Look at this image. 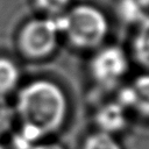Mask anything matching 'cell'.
I'll use <instances>...</instances> for the list:
<instances>
[{
  "label": "cell",
  "mask_w": 149,
  "mask_h": 149,
  "mask_svg": "<svg viewBox=\"0 0 149 149\" xmlns=\"http://www.w3.org/2000/svg\"><path fill=\"white\" fill-rule=\"evenodd\" d=\"M66 101L62 90L54 83L36 80L21 90L16 111L22 122L16 137L17 149H33L34 142L58 129L64 120Z\"/></svg>",
  "instance_id": "1"
},
{
  "label": "cell",
  "mask_w": 149,
  "mask_h": 149,
  "mask_svg": "<svg viewBox=\"0 0 149 149\" xmlns=\"http://www.w3.org/2000/svg\"><path fill=\"white\" fill-rule=\"evenodd\" d=\"M108 23L105 15L94 7L78 6L64 15L63 33L78 48H92L105 38Z\"/></svg>",
  "instance_id": "2"
},
{
  "label": "cell",
  "mask_w": 149,
  "mask_h": 149,
  "mask_svg": "<svg viewBox=\"0 0 149 149\" xmlns=\"http://www.w3.org/2000/svg\"><path fill=\"white\" fill-rule=\"evenodd\" d=\"M64 16L29 22L22 30L20 44L30 57H44L49 55L57 41V34L63 31Z\"/></svg>",
  "instance_id": "3"
},
{
  "label": "cell",
  "mask_w": 149,
  "mask_h": 149,
  "mask_svg": "<svg viewBox=\"0 0 149 149\" xmlns=\"http://www.w3.org/2000/svg\"><path fill=\"white\" fill-rule=\"evenodd\" d=\"M128 61L122 49L107 47L101 49L91 63V71L97 81L105 86H113L126 73Z\"/></svg>",
  "instance_id": "4"
},
{
  "label": "cell",
  "mask_w": 149,
  "mask_h": 149,
  "mask_svg": "<svg viewBox=\"0 0 149 149\" xmlns=\"http://www.w3.org/2000/svg\"><path fill=\"white\" fill-rule=\"evenodd\" d=\"M118 102L123 107H132L149 116V74L135 79L132 86L122 88Z\"/></svg>",
  "instance_id": "5"
},
{
  "label": "cell",
  "mask_w": 149,
  "mask_h": 149,
  "mask_svg": "<svg viewBox=\"0 0 149 149\" xmlns=\"http://www.w3.org/2000/svg\"><path fill=\"white\" fill-rule=\"evenodd\" d=\"M97 123L102 133L109 134L120 130L126 123L125 108L119 102L105 105L97 114Z\"/></svg>",
  "instance_id": "6"
},
{
  "label": "cell",
  "mask_w": 149,
  "mask_h": 149,
  "mask_svg": "<svg viewBox=\"0 0 149 149\" xmlns=\"http://www.w3.org/2000/svg\"><path fill=\"white\" fill-rule=\"evenodd\" d=\"M133 50L136 59L149 68V17H144L140 22L139 30L134 38Z\"/></svg>",
  "instance_id": "7"
},
{
  "label": "cell",
  "mask_w": 149,
  "mask_h": 149,
  "mask_svg": "<svg viewBox=\"0 0 149 149\" xmlns=\"http://www.w3.org/2000/svg\"><path fill=\"white\" fill-rule=\"evenodd\" d=\"M19 80L16 65L8 58L0 57V95L12 91Z\"/></svg>",
  "instance_id": "8"
},
{
  "label": "cell",
  "mask_w": 149,
  "mask_h": 149,
  "mask_svg": "<svg viewBox=\"0 0 149 149\" xmlns=\"http://www.w3.org/2000/svg\"><path fill=\"white\" fill-rule=\"evenodd\" d=\"M83 149H120V146L109 134L99 132L86 139Z\"/></svg>",
  "instance_id": "9"
},
{
  "label": "cell",
  "mask_w": 149,
  "mask_h": 149,
  "mask_svg": "<svg viewBox=\"0 0 149 149\" xmlns=\"http://www.w3.org/2000/svg\"><path fill=\"white\" fill-rule=\"evenodd\" d=\"M144 3L141 0H123L120 6V12L122 16L128 21H137L140 22L144 19L142 6Z\"/></svg>",
  "instance_id": "10"
},
{
  "label": "cell",
  "mask_w": 149,
  "mask_h": 149,
  "mask_svg": "<svg viewBox=\"0 0 149 149\" xmlns=\"http://www.w3.org/2000/svg\"><path fill=\"white\" fill-rule=\"evenodd\" d=\"M14 120V111L12 106L0 97V135L7 133Z\"/></svg>",
  "instance_id": "11"
},
{
  "label": "cell",
  "mask_w": 149,
  "mask_h": 149,
  "mask_svg": "<svg viewBox=\"0 0 149 149\" xmlns=\"http://www.w3.org/2000/svg\"><path fill=\"white\" fill-rule=\"evenodd\" d=\"M36 2L42 10H45L54 15H58L68 7L70 0H36Z\"/></svg>",
  "instance_id": "12"
},
{
  "label": "cell",
  "mask_w": 149,
  "mask_h": 149,
  "mask_svg": "<svg viewBox=\"0 0 149 149\" xmlns=\"http://www.w3.org/2000/svg\"><path fill=\"white\" fill-rule=\"evenodd\" d=\"M33 149H63L61 146L58 144H54V143H47V144H38L35 146Z\"/></svg>",
  "instance_id": "13"
},
{
  "label": "cell",
  "mask_w": 149,
  "mask_h": 149,
  "mask_svg": "<svg viewBox=\"0 0 149 149\" xmlns=\"http://www.w3.org/2000/svg\"><path fill=\"white\" fill-rule=\"evenodd\" d=\"M141 1H142L144 5H149V0H141Z\"/></svg>",
  "instance_id": "14"
},
{
  "label": "cell",
  "mask_w": 149,
  "mask_h": 149,
  "mask_svg": "<svg viewBox=\"0 0 149 149\" xmlns=\"http://www.w3.org/2000/svg\"><path fill=\"white\" fill-rule=\"evenodd\" d=\"M0 149H3V147H2V146H1V144H0Z\"/></svg>",
  "instance_id": "15"
}]
</instances>
